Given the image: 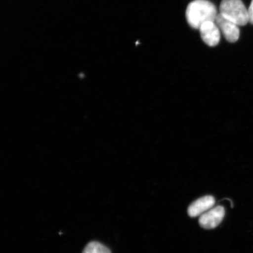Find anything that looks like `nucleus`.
I'll use <instances>...</instances> for the list:
<instances>
[{
    "label": "nucleus",
    "mask_w": 253,
    "mask_h": 253,
    "mask_svg": "<svg viewBox=\"0 0 253 253\" xmlns=\"http://www.w3.org/2000/svg\"><path fill=\"white\" fill-rule=\"evenodd\" d=\"M225 215V210L223 207H218L211 209L199 218V223L202 227L205 229L216 228L222 221Z\"/></svg>",
    "instance_id": "obj_3"
},
{
    "label": "nucleus",
    "mask_w": 253,
    "mask_h": 253,
    "mask_svg": "<svg viewBox=\"0 0 253 253\" xmlns=\"http://www.w3.org/2000/svg\"><path fill=\"white\" fill-rule=\"evenodd\" d=\"M248 15L250 23L253 24V0H252L248 9Z\"/></svg>",
    "instance_id": "obj_8"
},
{
    "label": "nucleus",
    "mask_w": 253,
    "mask_h": 253,
    "mask_svg": "<svg viewBox=\"0 0 253 253\" xmlns=\"http://www.w3.org/2000/svg\"><path fill=\"white\" fill-rule=\"evenodd\" d=\"M201 37L207 45L213 47L219 43L220 31L215 22H207L199 29Z\"/></svg>",
    "instance_id": "obj_5"
},
{
    "label": "nucleus",
    "mask_w": 253,
    "mask_h": 253,
    "mask_svg": "<svg viewBox=\"0 0 253 253\" xmlns=\"http://www.w3.org/2000/svg\"><path fill=\"white\" fill-rule=\"evenodd\" d=\"M215 23L216 24L221 33L228 42H236L240 37V30L238 25L227 20L220 14H218Z\"/></svg>",
    "instance_id": "obj_4"
},
{
    "label": "nucleus",
    "mask_w": 253,
    "mask_h": 253,
    "mask_svg": "<svg viewBox=\"0 0 253 253\" xmlns=\"http://www.w3.org/2000/svg\"><path fill=\"white\" fill-rule=\"evenodd\" d=\"M220 14L238 26H244L249 22L248 9L242 0H222Z\"/></svg>",
    "instance_id": "obj_2"
},
{
    "label": "nucleus",
    "mask_w": 253,
    "mask_h": 253,
    "mask_svg": "<svg viewBox=\"0 0 253 253\" xmlns=\"http://www.w3.org/2000/svg\"><path fill=\"white\" fill-rule=\"evenodd\" d=\"M215 204V199L211 196H205L193 202L189 206L188 213L189 216L195 217L201 216L212 208Z\"/></svg>",
    "instance_id": "obj_6"
},
{
    "label": "nucleus",
    "mask_w": 253,
    "mask_h": 253,
    "mask_svg": "<svg viewBox=\"0 0 253 253\" xmlns=\"http://www.w3.org/2000/svg\"><path fill=\"white\" fill-rule=\"evenodd\" d=\"M218 14L216 7L208 0H194L186 10V18L193 28L199 30L207 22H215Z\"/></svg>",
    "instance_id": "obj_1"
},
{
    "label": "nucleus",
    "mask_w": 253,
    "mask_h": 253,
    "mask_svg": "<svg viewBox=\"0 0 253 253\" xmlns=\"http://www.w3.org/2000/svg\"><path fill=\"white\" fill-rule=\"evenodd\" d=\"M82 253H112L110 250L102 243L91 242L85 247Z\"/></svg>",
    "instance_id": "obj_7"
}]
</instances>
